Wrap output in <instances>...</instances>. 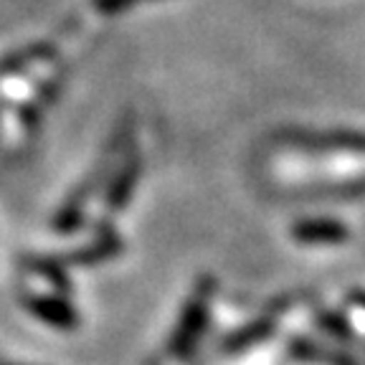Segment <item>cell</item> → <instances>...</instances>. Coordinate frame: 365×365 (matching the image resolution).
Segmentation results:
<instances>
[{
    "label": "cell",
    "mask_w": 365,
    "mask_h": 365,
    "mask_svg": "<svg viewBox=\"0 0 365 365\" xmlns=\"http://www.w3.org/2000/svg\"><path fill=\"white\" fill-rule=\"evenodd\" d=\"M137 178H140V160L132 158V160H127L125 165H122V170L112 178V182H109L107 198H104L107 200L109 211H122V208H125L132 190H135Z\"/></svg>",
    "instance_id": "5"
},
{
    "label": "cell",
    "mask_w": 365,
    "mask_h": 365,
    "mask_svg": "<svg viewBox=\"0 0 365 365\" xmlns=\"http://www.w3.org/2000/svg\"><path fill=\"white\" fill-rule=\"evenodd\" d=\"M56 53V46L51 41H41V43H31V46H23L18 51H11L6 58H0V76H13V74H21L26 68H31L34 63L46 61V58H51Z\"/></svg>",
    "instance_id": "4"
},
{
    "label": "cell",
    "mask_w": 365,
    "mask_h": 365,
    "mask_svg": "<svg viewBox=\"0 0 365 365\" xmlns=\"http://www.w3.org/2000/svg\"><path fill=\"white\" fill-rule=\"evenodd\" d=\"M143 3V0H91L94 11L102 13V16H117V13L130 11L132 6Z\"/></svg>",
    "instance_id": "7"
},
{
    "label": "cell",
    "mask_w": 365,
    "mask_h": 365,
    "mask_svg": "<svg viewBox=\"0 0 365 365\" xmlns=\"http://www.w3.org/2000/svg\"><path fill=\"white\" fill-rule=\"evenodd\" d=\"M23 307L53 330L71 332L79 327V312L61 294H34L23 302Z\"/></svg>",
    "instance_id": "2"
},
{
    "label": "cell",
    "mask_w": 365,
    "mask_h": 365,
    "mask_svg": "<svg viewBox=\"0 0 365 365\" xmlns=\"http://www.w3.org/2000/svg\"><path fill=\"white\" fill-rule=\"evenodd\" d=\"M120 251H122V239L114 234V228L99 226L97 234L91 236L89 244H84L81 249L66 254L61 262L66 264V267H97V264L117 257Z\"/></svg>",
    "instance_id": "3"
},
{
    "label": "cell",
    "mask_w": 365,
    "mask_h": 365,
    "mask_svg": "<svg viewBox=\"0 0 365 365\" xmlns=\"http://www.w3.org/2000/svg\"><path fill=\"white\" fill-rule=\"evenodd\" d=\"M102 175H104V170H102V165H99L97 170L91 173L84 182H79V185L66 195V200L58 205V211L53 213V218H51V228L56 234L68 236V234H74V231H79L81 221H84L86 205H89L94 190L99 188Z\"/></svg>",
    "instance_id": "1"
},
{
    "label": "cell",
    "mask_w": 365,
    "mask_h": 365,
    "mask_svg": "<svg viewBox=\"0 0 365 365\" xmlns=\"http://www.w3.org/2000/svg\"><path fill=\"white\" fill-rule=\"evenodd\" d=\"M29 269L34 274H38V277H43V279H48L63 294H68V289H71L68 287L71 279H68L66 264L61 262V257H36L29 262Z\"/></svg>",
    "instance_id": "6"
}]
</instances>
